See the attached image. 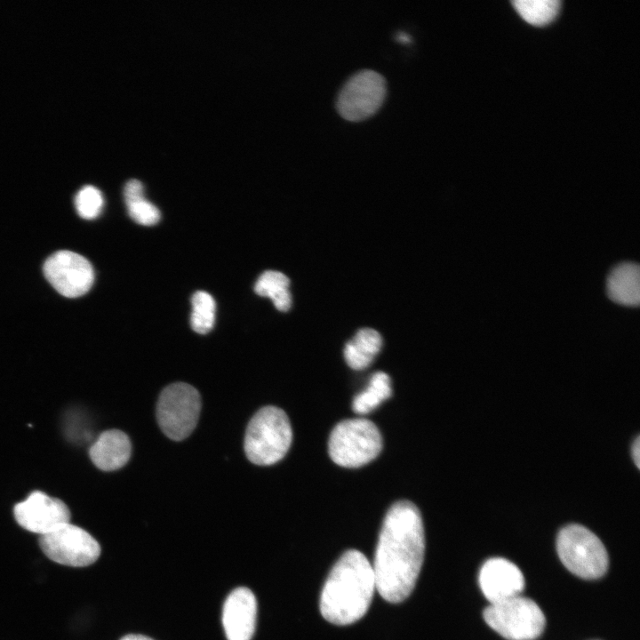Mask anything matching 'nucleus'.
Returning <instances> with one entry per match:
<instances>
[{
  "instance_id": "1",
  "label": "nucleus",
  "mask_w": 640,
  "mask_h": 640,
  "mask_svg": "<svg viewBox=\"0 0 640 640\" xmlns=\"http://www.w3.org/2000/svg\"><path fill=\"white\" fill-rule=\"evenodd\" d=\"M424 554V528L419 508L409 500L396 501L384 517L372 566L376 588L382 598L396 604L411 595Z\"/></svg>"
},
{
  "instance_id": "2",
  "label": "nucleus",
  "mask_w": 640,
  "mask_h": 640,
  "mask_svg": "<svg viewBox=\"0 0 640 640\" xmlns=\"http://www.w3.org/2000/svg\"><path fill=\"white\" fill-rule=\"evenodd\" d=\"M375 588L374 572L367 557L358 550H347L324 584L321 614L332 624H351L365 614Z\"/></svg>"
},
{
  "instance_id": "3",
  "label": "nucleus",
  "mask_w": 640,
  "mask_h": 640,
  "mask_svg": "<svg viewBox=\"0 0 640 640\" xmlns=\"http://www.w3.org/2000/svg\"><path fill=\"white\" fill-rule=\"evenodd\" d=\"M292 440V430L286 413L276 406H265L247 426L244 452L251 462L268 466L285 456Z\"/></svg>"
},
{
  "instance_id": "4",
  "label": "nucleus",
  "mask_w": 640,
  "mask_h": 640,
  "mask_svg": "<svg viewBox=\"0 0 640 640\" xmlns=\"http://www.w3.org/2000/svg\"><path fill=\"white\" fill-rule=\"evenodd\" d=\"M378 427L364 418L348 419L332 430L329 455L333 462L345 468H357L374 460L382 449Z\"/></svg>"
},
{
  "instance_id": "5",
  "label": "nucleus",
  "mask_w": 640,
  "mask_h": 640,
  "mask_svg": "<svg viewBox=\"0 0 640 640\" xmlns=\"http://www.w3.org/2000/svg\"><path fill=\"white\" fill-rule=\"evenodd\" d=\"M556 549L563 564L582 579L596 580L607 571L604 546L584 526L571 524L563 528L557 536Z\"/></svg>"
},
{
  "instance_id": "6",
  "label": "nucleus",
  "mask_w": 640,
  "mask_h": 640,
  "mask_svg": "<svg viewBox=\"0 0 640 640\" xmlns=\"http://www.w3.org/2000/svg\"><path fill=\"white\" fill-rule=\"evenodd\" d=\"M484 619L490 628L508 640H534L546 625L538 604L520 595L491 604L484 611Z\"/></svg>"
},
{
  "instance_id": "7",
  "label": "nucleus",
  "mask_w": 640,
  "mask_h": 640,
  "mask_svg": "<svg viewBox=\"0 0 640 640\" xmlns=\"http://www.w3.org/2000/svg\"><path fill=\"white\" fill-rule=\"evenodd\" d=\"M200 411L198 391L188 383L176 382L161 392L156 404V419L166 436L181 441L195 429Z\"/></svg>"
},
{
  "instance_id": "8",
  "label": "nucleus",
  "mask_w": 640,
  "mask_h": 640,
  "mask_svg": "<svg viewBox=\"0 0 640 640\" xmlns=\"http://www.w3.org/2000/svg\"><path fill=\"white\" fill-rule=\"evenodd\" d=\"M386 93L384 76L372 69H362L349 76L340 88L336 108L344 119L361 121L380 108Z\"/></svg>"
},
{
  "instance_id": "9",
  "label": "nucleus",
  "mask_w": 640,
  "mask_h": 640,
  "mask_svg": "<svg viewBox=\"0 0 640 640\" xmlns=\"http://www.w3.org/2000/svg\"><path fill=\"white\" fill-rule=\"evenodd\" d=\"M39 546L53 562L73 567L88 566L100 555L98 541L88 532L70 523L41 535Z\"/></svg>"
},
{
  "instance_id": "10",
  "label": "nucleus",
  "mask_w": 640,
  "mask_h": 640,
  "mask_svg": "<svg viewBox=\"0 0 640 640\" xmlns=\"http://www.w3.org/2000/svg\"><path fill=\"white\" fill-rule=\"evenodd\" d=\"M44 273L52 287L68 298L85 294L94 280L91 263L70 251H59L51 255L44 262Z\"/></svg>"
},
{
  "instance_id": "11",
  "label": "nucleus",
  "mask_w": 640,
  "mask_h": 640,
  "mask_svg": "<svg viewBox=\"0 0 640 640\" xmlns=\"http://www.w3.org/2000/svg\"><path fill=\"white\" fill-rule=\"evenodd\" d=\"M14 516L22 528L40 536L70 523V511L67 505L38 491L16 504Z\"/></svg>"
},
{
  "instance_id": "12",
  "label": "nucleus",
  "mask_w": 640,
  "mask_h": 640,
  "mask_svg": "<svg viewBox=\"0 0 640 640\" xmlns=\"http://www.w3.org/2000/svg\"><path fill=\"white\" fill-rule=\"evenodd\" d=\"M479 586L490 604L519 596L524 588V578L512 562L494 557L487 560L479 572Z\"/></svg>"
},
{
  "instance_id": "13",
  "label": "nucleus",
  "mask_w": 640,
  "mask_h": 640,
  "mask_svg": "<svg viewBox=\"0 0 640 640\" xmlns=\"http://www.w3.org/2000/svg\"><path fill=\"white\" fill-rule=\"evenodd\" d=\"M257 601L247 588L234 589L222 610V624L228 640H251L256 626Z\"/></svg>"
},
{
  "instance_id": "14",
  "label": "nucleus",
  "mask_w": 640,
  "mask_h": 640,
  "mask_svg": "<svg viewBox=\"0 0 640 640\" xmlns=\"http://www.w3.org/2000/svg\"><path fill=\"white\" fill-rule=\"evenodd\" d=\"M131 452L132 444L128 436L118 429L102 432L89 451L93 464L103 471H114L124 467Z\"/></svg>"
},
{
  "instance_id": "15",
  "label": "nucleus",
  "mask_w": 640,
  "mask_h": 640,
  "mask_svg": "<svg viewBox=\"0 0 640 640\" xmlns=\"http://www.w3.org/2000/svg\"><path fill=\"white\" fill-rule=\"evenodd\" d=\"M639 266L634 262L617 264L606 279V292L613 302L637 307L640 300Z\"/></svg>"
},
{
  "instance_id": "16",
  "label": "nucleus",
  "mask_w": 640,
  "mask_h": 640,
  "mask_svg": "<svg viewBox=\"0 0 640 640\" xmlns=\"http://www.w3.org/2000/svg\"><path fill=\"white\" fill-rule=\"evenodd\" d=\"M381 346L382 339L376 330L363 328L345 345V360L354 370L364 369L372 364Z\"/></svg>"
},
{
  "instance_id": "17",
  "label": "nucleus",
  "mask_w": 640,
  "mask_h": 640,
  "mask_svg": "<svg viewBox=\"0 0 640 640\" xmlns=\"http://www.w3.org/2000/svg\"><path fill=\"white\" fill-rule=\"evenodd\" d=\"M124 197L129 216L136 223L153 226L159 221L160 212L145 198L143 184L140 180L132 179L125 184Z\"/></svg>"
},
{
  "instance_id": "18",
  "label": "nucleus",
  "mask_w": 640,
  "mask_h": 640,
  "mask_svg": "<svg viewBox=\"0 0 640 640\" xmlns=\"http://www.w3.org/2000/svg\"><path fill=\"white\" fill-rule=\"evenodd\" d=\"M289 285L290 280L284 273L267 270L256 281L254 292L261 297L271 299L277 310L285 312L292 306Z\"/></svg>"
},
{
  "instance_id": "19",
  "label": "nucleus",
  "mask_w": 640,
  "mask_h": 640,
  "mask_svg": "<svg viewBox=\"0 0 640 640\" xmlns=\"http://www.w3.org/2000/svg\"><path fill=\"white\" fill-rule=\"evenodd\" d=\"M392 395L389 376L384 372L372 374L367 388L353 399L352 408L359 414H365L377 408Z\"/></svg>"
},
{
  "instance_id": "20",
  "label": "nucleus",
  "mask_w": 640,
  "mask_h": 640,
  "mask_svg": "<svg viewBox=\"0 0 640 640\" xmlns=\"http://www.w3.org/2000/svg\"><path fill=\"white\" fill-rule=\"evenodd\" d=\"M516 12L528 23L543 26L552 21L557 15L561 1L559 0H514Z\"/></svg>"
},
{
  "instance_id": "21",
  "label": "nucleus",
  "mask_w": 640,
  "mask_h": 640,
  "mask_svg": "<svg viewBox=\"0 0 640 640\" xmlns=\"http://www.w3.org/2000/svg\"><path fill=\"white\" fill-rule=\"evenodd\" d=\"M191 328L197 333L206 334L214 325L216 304L212 296L204 291L196 292L191 298Z\"/></svg>"
},
{
  "instance_id": "22",
  "label": "nucleus",
  "mask_w": 640,
  "mask_h": 640,
  "mask_svg": "<svg viewBox=\"0 0 640 640\" xmlns=\"http://www.w3.org/2000/svg\"><path fill=\"white\" fill-rule=\"evenodd\" d=\"M104 200L101 192L93 186H84L75 197V206L83 219L92 220L99 216Z\"/></svg>"
},
{
  "instance_id": "23",
  "label": "nucleus",
  "mask_w": 640,
  "mask_h": 640,
  "mask_svg": "<svg viewBox=\"0 0 640 640\" xmlns=\"http://www.w3.org/2000/svg\"><path fill=\"white\" fill-rule=\"evenodd\" d=\"M632 457L637 468H639L640 461V441L639 437H636L632 445Z\"/></svg>"
},
{
  "instance_id": "24",
  "label": "nucleus",
  "mask_w": 640,
  "mask_h": 640,
  "mask_svg": "<svg viewBox=\"0 0 640 640\" xmlns=\"http://www.w3.org/2000/svg\"><path fill=\"white\" fill-rule=\"evenodd\" d=\"M120 640H153L148 636H142V635H127L122 637Z\"/></svg>"
},
{
  "instance_id": "25",
  "label": "nucleus",
  "mask_w": 640,
  "mask_h": 640,
  "mask_svg": "<svg viewBox=\"0 0 640 640\" xmlns=\"http://www.w3.org/2000/svg\"><path fill=\"white\" fill-rule=\"evenodd\" d=\"M396 39L402 43H410L411 37L408 34L405 32H398L396 35Z\"/></svg>"
}]
</instances>
